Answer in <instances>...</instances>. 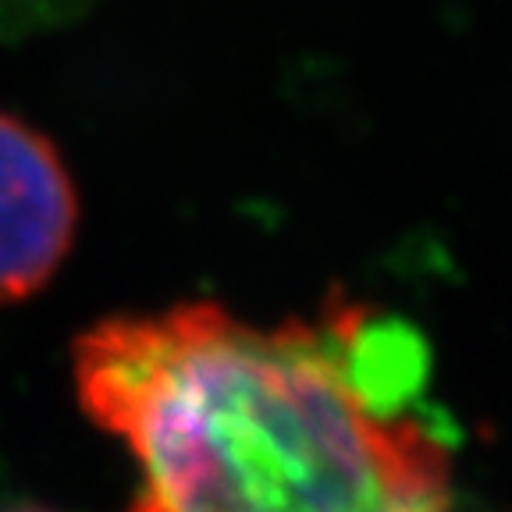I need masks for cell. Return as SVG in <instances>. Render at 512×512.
<instances>
[{
  "instance_id": "cell-2",
  "label": "cell",
  "mask_w": 512,
  "mask_h": 512,
  "mask_svg": "<svg viewBox=\"0 0 512 512\" xmlns=\"http://www.w3.org/2000/svg\"><path fill=\"white\" fill-rule=\"evenodd\" d=\"M79 196L43 132L0 111V303L32 296L68 256Z\"/></svg>"
},
{
  "instance_id": "cell-4",
  "label": "cell",
  "mask_w": 512,
  "mask_h": 512,
  "mask_svg": "<svg viewBox=\"0 0 512 512\" xmlns=\"http://www.w3.org/2000/svg\"><path fill=\"white\" fill-rule=\"evenodd\" d=\"M0 512H50V509H40V505H4Z\"/></svg>"
},
{
  "instance_id": "cell-1",
  "label": "cell",
  "mask_w": 512,
  "mask_h": 512,
  "mask_svg": "<svg viewBox=\"0 0 512 512\" xmlns=\"http://www.w3.org/2000/svg\"><path fill=\"white\" fill-rule=\"evenodd\" d=\"M86 413L139 466L132 512H445L448 459L367 392L328 317L256 328L192 303L75 345Z\"/></svg>"
},
{
  "instance_id": "cell-3",
  "label": "cell",
  "mask_w": 512,
  "mask_h": 512,
  "mask_svg": "<svg viewBox=\"0 0 512 512\" xmlns=\"http://www.w3.org/2000/svg\"><path fill=\"white\" fill-rule=\"evenodd\" d=\"M96 0H0V40H29L79 22Z\"/></svg>"
}]
</instances>
